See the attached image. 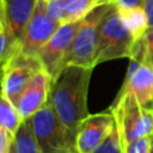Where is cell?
Here are the masks:
<instances>
[{
    "label": "cell",
    "mask_w": 153,
    "mask_h": 153,
    "mask_svg": "<svg viewBox=\"0 0 153 153\" xmlns=\"http://www.w3.org/2000/svg\"><path fill=\"white\" fill-rule=\"evenodd\" d=\"M93 68L67 65L51 80L48 103L67 128L75 142L81 122L90 115L87 110V92Z\"/></svg>",
    "instance_id": "1"
},
{
    "label": "cell",
    "mask_w": 153,
    "mask_h": 153,
    "mask_svg": "<svg viewBox=\"0 0 153 153\" xmlns=\"http://www.w3.org/2000/svg\"><path fill=\"white\" fill-rule=\"evenodd\" d=\"M122 147L141 137H153V106H143L129 92H118L110 108Z\"/></svg>",
    "instance_id": "2"
},
{
    "label": "cell",
    "mask_w": 153,
    "mask_h": 153,
    "mask_svg": "<svg viewBox=\"0 0 153 153\" xmlns=\"http://www.w3.org/2000/svg\"><path fill=\"white\" fill-rule=\"evenodd\" d=\"M111 5L112 4L109 2L96 7L81 20L73 43L61 65V69L67 65H78L88 68H94L97 66L96 56L99 43L100 25Z\"/></svg>",
    "instance_id": "3"
},
{
    "label": "cell",
    "mask_w": 153,
    "mask_h": 153,
    "mask_svg": "<svg viewBox=\"0 0 153 153\" xmlns=\"http://www.w3.org/2000/svg\"><path fill=\"white\" fill-rule=\"evenodd\" d=\"M134 45L135 41L122 22L118 6L112 4L102 20L96 63L130 57Z\"/></svg>",
    "instance_id": "4"
},
{
    "label": "cell",
    "mask_w": 153,
    "mask_h": 153,
    "mask_svg": "<svg viewBox=\"0 0 153 153\" xmlns=\"http://www.w3.org/2000/svg\"><path fill=\"white\" fill-rule=\"evenodd\" d=\"M29 120L42 153H56L63 149L74 152V145L67 128L49 103Z\"/></svg>",
    "instance_id": "5"
},
{
    "label": "cell",
    "mask_w": 153,
    "mask_h": 153,
    "mask_svg": "<svg viewBox=\"0 0 153 153\" xmlns=\"http://www.w3.org/2000/svg\"><path fill=\"white\" fill-rule=\"evenodd\" d=\"M120 92H129L143 106H153V65L143 59L142 39L135 43Z\"/></svg>",
    "instance_id": "6"
},
{
    "label": "cell",
    "mask_w": 153,
    "mask_h": 153,
    "mask_svg": "<svg viewBox=\"0 0 153 153\" xmlns=\"http://www.w3.org/2000/svg\"><path fill=\"white\" fill-rule=\"evenodd\" d=\"M1 69V94L6 96L16 105L30 79L43 67L38 57L27 56L19 51Z\"/></svg>",
    "instance_id": "7"
},
{
    "label": "cell",
    "mask_w": 153,
    "mask_h": 153,
    "mask_svg": "<svg viewBox=\"0 0 153 153\" xmlns=\"http://www.w3.org/2000/svg\"><path fill=\"white\" fill-rule=\"evenodd\" d=\"M81 20L62 24L51 38L39 50L37 57L43 69L51 76V80L61 71V65L73 43Z\"/></svg>",
    "instance_id": "8"
},
{
    "label": "cell",
    "mask_w": 153,
    "mask_h": 153,
    "mask_svg": "<svg viewBox=\"0 0 153 153\" xmlns=\"http://www.w3.org/2000/svg\"><path fill=\"white\" fill-rule=\"evenodd\" d=\"M111 110L90 114L79 126L74 142V153H92L111 134L115 128Z\"/></svg>",
    "instance_id": "9"
},
{
    "label": "cell",
    "mask_w": 153,
    "mask_h": 153,
    "mask_svg": "<svg viewBox=\"0 0 153 153\" xmlns=\"http://www.w3.org/2000/svg\"><path fill=\"white\" fill-rule=\"evenodd\" d=\"M61 25L62 24L48 17L45 12V0H38L35 12L20 39L22 53L27 56L37 57L39 50Z\"/></svg>",
    "instance_id": "10"
},
{
    "label": "cell",
    "mask_w": 153,
    "mask_h": 153,
    "mask_svg": "<svg viewBox=\"0 0 153 153\" xmlns=\"http://www.w3.org/2000/svg\"><path fill=\"white\" fill-rule=\"evenodd\" d=\"M51 76L44 69L38 71L30 79L16 104L23 121L31 118L48 103Z\"/></svg>",
    "instance_id": "11"
},
{
    "label": "cell",
    "mask_w": 153,
    "mask_h": 153,
    "mask_svg": "<svg viewBox=\"0 0 153 153\" xmlns=\"http://www.w3.org/2000/svg\"><path fill=\"white\" fill-rule=\"evenodd\" d=\"M38 0H1L0 20H2L11 33L22 39Z\"/></svg>",
    "instance_id": "12"
},
{
    "label": "cell",
    "mask_w": 153,
    "mask_h": 153,
    "mask_svg": "<svg viewBox=\"0 0 153 153\" xmlns=\"http://www.w3.org/2000/svg\"><path fill=\"white\" fill-rule=\"evenodd\" d=\"M120 8V7H118ZM120 16L123 24L131 33L135 43L142 39L146 31L148 30V18L142 6L120 8Z\"/></svg>",
    "instance_id": "13"
},
{
    "label": "cell",
    "mask_w": 153,
    "mask_h": 153,
    "mask_svg": "<svg viewBox=\"0 0 153 153\" xmlns=\"http://www.w3.org/2000/svg\"><path fill=\"white\" fill-rule=\"evenodd\" d=\"M103 4H109V2L108 0H65L63 24L82 20L96 7Z\"/></svg>",
    "instance_id": "14"
},
{
    "label": "cell",
    "mask_w": 153,
    "mask_h": 153,
    "mask_svg": "<svg viewBox=\"0 0 153 153\" xmlns=\"http://www.w3.org/2000/svg\"><path fill=\"white\" fill-rule=\"evenodd\" d=\"M14 151L16 153H42L39 145L33 134L30 120L22 122L20 127L14 134Z\"/></svg>",
    "instance_id": "15"
},
{
    "label": "cell",
    "mask_w": 153,
    "mask_h": 153,
    "mask_svg": "<svg viewBox=\"0 0 153 153\" xmlns=\"http://www.w3.org/2000/svg\"><path fill=\"white\" fill-rule=\"evenodd\" d=\"M22 51L20 41L17 39L11 31L7 29L6 24L0 20V61L1 67L5 66L16 54Z\"/></svg>",
    "instance_id": "16"
},
{
    "label": "cell",
    "mask_w": 153,
    "mask_h": 153,
    "mask_svg": "<svg viewBox=\"0 0 153 153\" xmlns=\"http://www.w3.org/2000/svg\"><path fill=\"white\" fill-rule=\"evenodd\" d=\"M23 120L17 110V106L4 94L0 99V127L6 128L11 133L16 134L20 127Z\"/></svg>",
    "instance_id": "17"
},
{
    "label": "cell",
    "mask_w": 153,
    "mask_h": 153,
    "mask_svg": "<svg viewBox=\"0 0 153 153\" xmlns=\"http://www.w3.org/2000/svg\"><path fill=\"white\" fill-rule=\"evenodd\" d=\"M92 153H123L121 136H120L116 124H115V128L111 131V134L108 136V139Z\"/></svg>",
    "instance_id": "18"
},
{
    "label": "cell",
    "mask_w": 153,
    "mask_h": 153,
    "mask_svg": "<svg viewBox=\"0 0 153 153\" xmlns=\"http://www.w3.org/2000/svg\"><path fill=\"white\" fill-rule=\"evenodd\" d=\"M45 12L51 20L63 24L65 0H45Z\"/></svg>",
    "instance_id": "19"
},
{
    "label": "cell",
    "mask_w": 153,
    "mask_h": 153,
    "mask_svg": "<svg viewBox=\"0 0 153 153\" xmlns=\"http://www.w3.org/2000/svg\"><path fill=\"white\" fill-rule=\"evenodd\" d=\"M153 146V137H141L130 142L123 151V153H151Z\"/></svg>",
    "instance_id": "20"
},
{
    "label": "cell",
    "mask_w": 153,
    "mask_h": 153,
    "mask_svg": "<svg viewBox=\"0 0 153 153\" xmlns=\"http://www.w3.org/2000/svg\"><path fill=\"white\" fill-rule=\"evenodd\" d=\"M143 45V59L153 65V27H148L145 36L142 37Z\"/></svg>",
    "instance_id": "21"
},
{
    "label": "cell",
    "mask_w": 153,
    "mask_h": 153,
    "mask_svg": "<svg viewBox=\"0 0 153 153\" xmlns=\"http://www.w3.org/2000/svg\"><path fill=\"white\" fill-rule=\"evenodd\" d=\"M14 143V134L0 127V153H10Z\"/></svg>",
    "instance_id": "22"
},
{
    "label": "cell",
    "mask_w": 153,
    "mask_h": 153,
    "mask_svg": "<svg viewBox=\"0 0 153 153\" xmlns=\"http://www.w3.org/2000/svg\"><path fill=\"white\" fill-rule=\"evenodd\" d=\"M148 18V26L153 27V0H142L141 5Z\"/></svg>",
    "instance_id": "23"
},
{
    "label": "cell",
    "mask_w": 153,
    "mask_h": 153,
    "mask_svg": "<svg viewBox=\"0 0 153 153\" xmlns=\"http://www.w3.org/2000/svg\"><path fill=\"white\" fill-rule=\"evenodd\" d=\"M115 4L120 8H128V7L141 6L142 5V0H115Z\"/></svg>",
    "instance_id": "24"
},
{
    "label": "cell",
    "mask_w": 153,
    "mask_h": 153,
    "mask_svg": "<svg viewBox=\"0 0 153 153\" xmlns=\"http://www.w3.org/2000/svg\"><path fill=\"white\" fill-rule=\"evenodd\" d=\"M56 153H74L72 149H63V151H59Z\"/></svg>",
    "instance_id": "25"
},
{
    "label": "cell",
    "mask_w": 153,
    "mask_h": 153,
    "mask_svg": "<svg viewBox=\"0 0 153 153\" xmlns=\"http://www.w3.org/2000/svg\"><path fill=\"white\" fill-rule=\"evenodd\" d=\"M10 153H16V151H14V143H13V147H12V149H11Z\"/></svg>",
    "instance_id": "26"
},
{
    "label": "cell",
    "mask_w": 153,
    "mask_h": 153,
    "mask_svg": "<svg viewBox=\"0 0 153 153\" xmlns=\"http://www.w3.org/2000/svg\"><path fill=\"white\" fill-rule=\"evenodd\" d=\"M108 2H112V4H115V0H108Z\"/></svg>",
    "instance_id": "27"
},
{
    "label": "cell",
    "mask_w": 153,
    "mask_h": 153,
    "mask_svg": "<svg viewBox=\"0 0 153 153\" xmlns=\"http://www.w3.org/2000/svg\"><path fill=\"white\" fill-rule=\"evenodd\" d=\"M151 153H153V146H152V148H151Z\"/></svg>",
    "instance_id": "28"
}]
</instances>
